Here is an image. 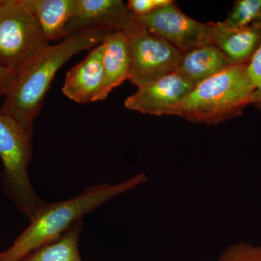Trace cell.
Instances as JSON below:
<instances>
[{"instance_id": "cell-22", "label": "cell", "mask_w": 261, "mask_h": 261, "mask_svg": "<svg viewBox=\"0 0 261 261\" xmlns=\"http://www.w3.org/2000/svg\"><path fill=\"white\" fill-rule=\"evenodd\" d=\"M0 261H1V259H0Z\"/></svg>"}, {"instance_id": "cell-4", "label": "cell", "mask_w": 261, "mask_h": 261, "mask_svg": "<svg viewBox=\"0 0 261 261\" xmlns=\"http://www.w3.org/2000/svg\"><path fill=\"white\" fill-rule=\"evenodd\" d=\"M32 135L10 117L0 113V159L5 194L30 221L45 204L34 190L28 173Z\"/></svg>"}, {"instance_id": "cell-10", "label": "cell", "mask_w": 261, "mask_h": 261, "mask_svg": "<svg viewBox=\"0 0 261 261\" xmlns=\"http://www.w3.org/2000/svg\"><path fill=\"white\" fill-rule=\"evenodd\" d=\"M104 78L100 44L67 73L62 92L80 104L102 101Z\"/></svg>"}, {"instance_id": "cell-3", "label": "cell", "mask_w": 261, "mask_h": 261, "mask_svg": "<svg viewBox=\"0 0 261 261\" xmlns=\"http://www.w3.org/2000/svg\"><path fill=\"white\" fill-rule=\"evenodd\" d=\"M248 63L230 65L196 85L173 116L207 126L241 116L245 108L252 105L255 92L247 72Z\"/></svg>"}, {"instance_id": "cell-14", "label": "cell", "mask_w": 261, "mask_h": 261, "mask_svg": "<svg viewBox=\"0 0 261 261\" xmlns=\"http://www.w3.org/2000/svg\"><path fill=\"white\" fill-rule=\"evenodd\" d=\"M231 65L219 48L207 44L182 53L176 72L195 87Z\"/></svg>"}, {"instance_id": "cell-7", "label": "cell", "mask_w": 261, "mask_h": 261, "mask_svg": "<svg viewBox=\"0 0 261 261\" xmlns=\"http://www.w3.org/2000/svg\"><path fill=\"white\" fill-rule=\"evenodd\" d=\"M132 17L146 30L162 38L181 53L212 44L211 23H200L187 16L174 1L149 14Z\"/></svg>"}, {"instance_id": "cell-15", "label": "cell", "mask_w": 261, "mask_h": 261, "mask_svg": "<svg viewBox=\"0 0 261 261\" xmlns=\"http://www.w3.org/2000/svg\"><path fill=\"white\" fill-rule=\"evenodd\" d=\"M83 225V219L79 220L59 238L38 247L20 261H82L79 242Z\"/></svg>"}, {"instance_id": "cell-20", "label": "cell", "mask_w": 261, "mask_h": 261, "mask_svg": "<svg viewBox=\"0 0 261 261\" xmlns=\"http://www.w3.org/2000/svg\"><path fill=\"white\" fill-rule=\"evenodd\" d=\"M19 73L0 67V97H6L14 87Z\"/></svg>"}, {"instance_id": "cell-13", "label": "cell", "mask_w": 261, "mask_h": 261, "mask_svg": "<svg viewBox=\"0 0 261 261\" xmlns=\"http://www.w3.org/2000/svg\"><path fill=\"white\" fill-rule=\"evenodd\" d=\"M35 18L48 42H60L69 37L68 24L75 0H23Z\"/></svg>"}, {"instance_id": "cell-17", "label": "cell", "mask_w": 261, "mask_h": 261, "mask_svg": "<svg viewBox=\"0 0 261 261\" xmlns=\"http://www.w3.org/2000/svg\"><path fill=\"white\" fill-rule=\"evenodd\" d=\"M218 261H261V246L241 243L228 247Z\"/></svg>"}, {"instance_id": "cell-5", "label": "cell", "mask_w": 261, "mask_h": 261, "mask_svg": "<svg viewBox=\"0 0 261 261\" xmlns=\"http://www.w3.org/2000/svg\"><path fill=\"white\" fill-rule=\"evenodd\" d=\"M50 46L23 0L0 7V67L20 73Z\"/></svg>"}, {"instance_id": "cell-18", "label": "cell", "mask_w": 261, "mask_h": 261, "mask_svg": "<svg viewBox=\"0 0 261 261\" xmlns=\"http://www.w3.org/2000/svg\"><path fill=\"white\" fill-rule=\"evenodd\" d=\"M247 72L255 88L252 105L261 110V44L249 62Z\"/></svg>"}, {"instance_id": "cell-16", "label": "cell", "mask_w": 261, "mask_h": 261, "mask_svg": "<svg viewBox=\"0 0 261 261\" xmlns=\"http://www.w3.org/2000/svg\"><path fill=\"white\" fill-rule=\"evenodd\" d=\"M223 22L233 27L261 25V0H237Z\"/></svg>"}, {"instance_id": "cell-8", "label": "cell", "mask_w": 261, "mask_h": 261, "mask_svg": "<svg viewBox=\"0 0 261 261\" xmlns=\"http://www.w3.org/2000/svg\"><path fill=\"white\" fill-rule=\"evenodd\" d=\"M194 86L177 72L164 75L138 87L127 97V109L153 116L173 115Z\"/></svg>"}, {"instance_id": "cell-21", "label": "cell", "mask_w": 261, "mask_h": 261, "mask_svg": "<svg viewBox=\"0 0 261 261\" xmlns=\"http://www.w3.org/2000/svg\"><path fill=\"white\" fill-rule=\"evenodd\" d=\"M3 0H0V7H1V5H3Z\"/></svg>"}, {"instance_id": "cell-1", "label": "cell", "mask_w": 261, "mask_h": 261, "mask_svg": "<svg viewBox=\"0 0 261 261\" xmlns=\"http://www.w3.org/2000/svg\"><path fill=\"white\" fill-rule=\"evenodd\" d=\"M109 33L102 29L82 31L49 46L19 73L14 87L5 97L0 113L10 117L32 135L34 121L58 70L72 57L100 44Z\"/></svg>"}, {"instance_id": "cell-11", "label": "cell", "mask_w": 261, "mask_h": 261, "mask_svg": "<svg viewBox=\"0 0 261 261\" xmlns=\"http://www.w3.org/2000/svg\"><path fill=\"white\" fill-rule=\"evenodd\" d=\"M211 23V43L232 64L248 63L261 44V25L233 27L224 22Z\"/></svg>"}, {"instance_id": "cell-6", "label": "cell", "mask_w": 261, "mask_h": 261, "mask_svg": "<svg viewBox=\"0 0 261 261\" xmlns=\"http://www.w3.org/2000/svg\"><path fill=\"white\" fill-rule=\"evenodd\" d=\"M123 31L128 38L132 56L129 80L137 88L177 71L181 51L146 30L132 16L123 25Z\"/></svg>"}, {"instance_id": "cell-9", "label": "cell", "mask_w": 261, "mask_h": 261, "mask_svg": "<svg viewBox=\"0 0 261 261\" xmlns=\"http://www.w3.org/2000/svg\"><path fill=\"white\" fill-rule=\"evenodd\" d=\"M132 16L127 5L121 0H75L68 34L89 29L110 32L122 30Z\"/></svg>"}, {"instance_id": "cell-2", "label": "cell", "mask_w": 261, "mask_h": 261, "mask_svg": "<svg viewBox=\"0 0 261 261\" xmlns=\"http://www.w3.org/2000/svg\"><path fill=\"white\" fill-rule=\"evenodd\" d=\"M147 181V176L140 173L115 185L105 182L87 187L80 195L67 200L46 202L13 245L0 252L1 261H20L38 247L59 238L85 215Z\"/></svg>"}, {"instance_id": "cell-12", "label": "cell", "mask_w": 261, "mask_h": 261, "mask_svg": "<svg viewBox=\"0 0 261 261\" xmlns=\"http://www.w3.org/2000/svg\"><path fill=\"white\" fill-rule=\"evenodd\" d=\"M101 45L105 77L103 101L113 89L130 80L132 62L129 42L123 29L109 33L103 39Z\"/></svg>"}, {"instance_id": "cell-19", "label": "cell", "mask_w": 261, "mask_h": 261, "mask_svg": "<svg viewBox=\"0 0 261 261\" xmlns=\"http://www.w3.org/2000/svg\"><path fill=\"white\" fill-rule=\"evenodd\" d=\"M171 0H129L127 8L135 17L143 16L152 13L161 7L171 3Z\"/></svg>"}]
</instances>
